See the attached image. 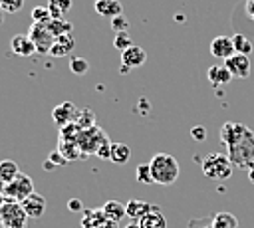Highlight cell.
Here are the masks:
<instances>
[{
	"label": "cell",
	"instance_id": "8fae6325",
	"mask_svg": "<svg viewBox=\"0 0 254 228\" xmlns=\"http://www.w3.org/2000/svg\"><path fill=\"white\" fill-rule=\"evenodd\" d=\"M10 50H12V54H16L20 57H30L36 54V46L28 34H16L10 40Z\"/></svg>",
	"mask_w": 254,
	"mask_h": 228
},
{
	"label": "cell",
	"instance_id": "f35d334b",
	"mask_svg": "<svg viewBox=\"0 0 254 228\" xmlns=\"http://www.w3.org/2000/svg\"><path fill=\"white\" fill-rule=\"evenodd\" d=\"M44 169H46V171H54V169H56V165L48 159V161H44Z\"/></svg>",
	"mask_w": 254,
	"mask_h": 228
},
{
	"label": "cell",
	"instance_id": "52a82bcc",
	"mask_svg": "<svg viewBox=\"0 0 254 228\" xmlns=\"http://www.w3.org/2000/svg\"><path fill=\"white\" fill-rule=\"evenodd\" d=\"M224 65H226V69L230 71L232 77L246 79V77L250 75V57L244 56V54H234V56H230L228 59H224Z\"/></svg>",
	"mask_w": 254,
	"mask_h": 228
},
{
	"label": "cell",
	"instance_id": "d6a6232c",
	"mask_svg": "<svg viewBox=\"0 0 254 228\" xmlns=\"http://www.w3.org/2000/svg\"><path fill=\"white\" fill-rule=\"evenodd\" d=\"M127 18L123 16V14H119V16H115V18H111V28H113V32H125V28H127Z\"/></svg>",
	"mask_w": 254,
	"mask_h": 228
},
{
	"label": "cell",
	"instance_id": "4fadbf2b",
	"mask_svg": "<svg viewBox=\"0 0 254 228\" xmlns=\"http://www.w3.org/2000/svg\"><path fill=\"white\" fill-rule=\"evenodd\" d=\"M147 61V52L141 48V46H137V44H133L131 48H127L125 52H121V63L123 65H127V67H141L143 63Z\"/></svg>",
	"mask_w": 254,
	"mask_h": 228
},
{
	"label": "cell",
	"instance_id": "74e56055",
	"mask_svg": "<svg viewBox=\"0 0 254 228\" xmlns=\"http://www.w3.org/2000/svg\"><path fill=\"white\" fill-rule=\"evenodd\" d=\"M67 206H69V210H73V212H79V210H81V202H79L77 198H71Z\"/></svg>",
	"mask_w": 254,
	"mask_h": 228
},
{
	"label": "cell",
	"instance_id": "9a60e30c",
	"mask_svg": "<svg viewBox=\"0 0 254 228\" xmlns=\"http://www.w3.org/2000/svg\"><path fill=\"white\" fill-rule=\"evenodd\" d=\"M93 10L103 18H115L121 14V2L119 0H93Z\"/></svg>",
	"mask_w": 254,
	"mask_h": 228
},
{
	"label": "cell",
	"instance_id": "4dcf8cb0",
	"mask_svg": "<svg viewBox=\"0 0 254 228\" xmlns=\"http://www.w3.org/2000/svg\"><path fill=\"white\" fill-rule=\"evenodd\" d=\"M187 228H212V214L202 216V218H192V220H189Z\"/></svg>",
	"mask_w": 254,
	"mask_h": 228
},
{
	"label": "cell",
	"instance_id": "7c38bea8",
	"mask_svg": "<svg viewBox=\"0 0 254 228\" xmlns=\"http://www.w3.org/2000/svg\"><path fill=\"white\" fill-rule=\"evenodd\" d=\"M22 208L28 214V218H42L46 212V198L38 192H32L26 200H22Z\"/></svg>",
	"mask_w": 254,
	"mask_h": 228
},
{
	"label": "cell",
	"instance_id": "ffe728a7",
	"mask_svg": "<svg viewBox=\"0 0 254 228\" xmlns=\"http://www.w3.org/2000/svg\"><path fill=\"white\" fill-rule=\"evenodd\" d=\"M46 6L50 10V14H52V20H60V18H64L71 10L73 2L71 0H48Z\"/></svg>",
	"mask_w": 254,
	"mask_h": 228
},
{
	"label": "cell",
	"instance_id": "836d02e7",
	"mask_svg": "<svg viewBox=\"0 0 254 228\" xmlns=\"http://www.w3.org/2000/svg\"><path fill=\"white\" fill-rule=\"evenodd\" d=\"M95 155L99 157V159H105V161H111V143L109 141H105L97 151H95Z\"/></svg>",
	"mask_w": 254,
	"mask_h": 228
},
{
	"label": "cell",
	"instance_id": "f6af8a7d",
	"mask_svg": "<svg viewBox=\"0 0 254 228\" xmlns=\"http://www.w3.org/2000/svg\"><path fill=\"white\" fill-rule=\"evenodd\" d=\"M0 6H2V0H0Z\"/></svg>",
	"mask_w": 254,
	"mask_h": 228
},
{
	"label": "cell",
	"instance_id": "9c48e42d",
	"mask_svg": "<svg viewBox=\"0 0 254 228\" xmlns=\"http://www.w3.org/2000/svg\"><path fill=\"white\" fill-rule=\"evenodd\" d=\"M246 133H248V127H244L242 123H234V121L224 123L220 127V143L226 145V147H230V145L238 143Z\"/></svg>",
	"mask_w": 254,
	"mask_h": 228
},
{
	"label": "cell",
	"instance_id": "7402d4cb",
	"mask_svg": "<svg viewBox=\"0 0 254 228\" xmlns=\"http://www.w3.org/2000/svg\"><path fill=\"white\" fill-rule=\"evenodd\" d=\"M129 157H131L129 145H125V143H111V161L113 163L123 165V163L129 161Z\"/></svg>",
	"mask_w": 254,
	"mask_h": 228
},
{
	"label": "cell",
	"instance_id": "d6986e66",
	"mask_svg": "<svg viewBox=\"0 0 254 228\" xmlns=\"http://www.w3.org/2000/svg\"><path fill=\"white\" fill-rule=\"evenodd\" d=\"M212 228H240L238 226V218L232 212H214L212 214Z\"/></svg>",
	"mask_w": 254,
	"mask_h": 228
},
{
	"label": "cell",
	"instance_id": "f1b7e54d",
	"mask_svg": "<svg viewBox=\"0 0 254 228\" xmlns=\"http://www.w3.org/2000/svg\"><path fill=\"white\" fill-rule=\"evenodd\" d=\"M133 46V40L127 32H115V38H113V48L119 50V52H125L127 48Z\"/></svg>",
	"mask_w": 254,
	"mask_h": 228
},
{
	"label": "cell",
	"instance_id": "d4e9b609",
	"mask_svg": "<svg viewBox=\"0 0 254 228\" xmlns=\"http://www.w3.org/2000/svg\"><path fill=\"white\" fill-rule=\"evenodd\" d=\"M232 44H234L236 54L250 56V52H252V42H250L244 34H234V36H232Z\"/></svg>",
	"mask_w": 254,
	"mask_h": 228
},
{
	"label": "cell",
	"instance_id": "5b68a950",
	"mask_svg": "<svg viewBox=\"0 0 254 228\" xmlns=\"http://www.w3.org/2000/svg\"><path fill=\"white\" fill-rule=\"evenodd\" d=\"M32 192H36L34 190V180L28 174H24V172H20L12 182L4 184V196L8 200H14V202L26 200Z\"/></svg>",
	"mask_w": 254,
	"mask_h": 228
},
{
	"label": "cell",
	"instance_id": "484cf974",
	"mask_svg": "<svg viewBox=\"0 0 254 228\" xmlns=\"http://www.w3.org/2000/svg\"><path fill=\"white\" fill-rule=\"evenodd\" d=\"M30 16H32V22L34 24H46L48 26L52 22V14H50L48 6H36Z\"/></svg>",
	"mask_w": 254,
	"mask_h": 228
},
{
	"label": "cell",
	"instance_id": "44dd1931",
	"mask_svg": "<svg viewBox=\"0 0 254 228\" xmlns=\"http://www.w3.org/2000/svg\"><path fill=\"white\" fill-rule=\"evenodd\" d=\"M20 174V169L14 161H0V182L8 184Z\"/></svg>",
	"mask_w": 254,
	"mask_h": 228
},
{
	"label": "cell",
	"instance_id": "ba28073f",
	"mask_svg": "<svg viewBox=\"0 0 254 228\" xmlns=\"http://www.w3.org/2000/svg\"><path fill=\"white\" fill-rule=\"evenodd\" d=\"M77 107L71 103V101H64L60 105H56L52 109V119L56 121L58 127H65L69 123H75V117H77Z\"/></svg>",
	"mask_w": 254,
	"mask_h": 228
},
{
	"label": "cell",
	"instance_id": "2e32d148",
	"mask_svg": "<svg viewBox=\"0 0 254 228\" xmlns=\"http://www.w3.org/2000/svg\"><path fill=\"white\" fill-rule=\"evenodd\" d=\"M139 224H141V228H167V218L163 216L161 208L155 204V208L149 214H145L139 220Z\"/></svg>",
	"mask_w": 254,
	"mask_h": 228
},
{
	"label": "cell",
	"instance_id": "ee69618b",
	"mask_svg": "<svg viewBox=\"0 0 254 228\" xmlns=\"http://www.w3.org/2000/svg\"><path fill=\"white\" fill-rule=\"evenodd\" d=\"M4 14H6V12H4V10H2V8H0V26H2V24H4Z\"/></svg>",
	"mask_w": 254,
	"mask_h": 228
},
{
	"label": "cell",
	"instance_id": "60d3db41",
	"mask_svg": "<svg viewBox=\"0 0 254 228\" xmlns=\"http://www.w3.org/2000/svg\"><path fill=\"white\" fill-rule=\"evenodd\" d=\"M129 69H131V67H127V65H123V63H121V67H119V73H121V75H125V73H129Z\"/></svg>",
	"mask_w": 254,
	"mask_h": 228
},
{
	"label": "cell",
	"instance_id": "83f0119b",
	"mask_svg": "<svg viewBox=\"0 0 254 228\" xmlns=\"http://www.w3.org/2000/svg\"><path fill=\"white\" fill-rule=\"evenodd\" d=\"M135 178H137V182H141V184H151V182H153L149 163H141V165H137V169H135Z\"/></svg>",
	"mask_w": 254,
	"mask_h": 228
},
{
	"label": "cell",
	"instance_id": "b9f144b4",
	"mask_svg": "<svg viewBox=\"0 0 254 228\" xmlns=\"http://www.w3.org/2000/svg\"><path fill=\"white\" fill-rule=\"evenodd\" d=\"M248 180H250V182L254 184V167H252V169L248 171Z\"/></svg>",
	"mask_w": 254,
	"mask_h": 228
},
{
	"label": "cell",
	"instance_id": "5bb4252c",
	"mask_svg": "<svg viewBox=\"0 0 254 228\" xmlns=\"http://www.w3.org/2000/svg\"><path fill=\"white\" fill-rule=\"evenodd\" d=\"M153 208H155V204H149V202L139 200V198H131V200L125 204V212H127V216H129L131 220H137V222H139L145 214H149Z\"/></svg>",
	"mask_w": 254,
	"mask_h": 228
},
{
	"label": "cell",
	"instance_id": "ac0fdd59",
	"mask_svg": "<svg viewBox=\"0 0 254 228\" xmlns=\"http://www.w3.org/2000/svg\"><path fill=\"white\" fill-rule=\"evenodd\" d=\"M101 210H103V214L107 216V220H111V222H119L123 216H127L125 204L119 202V200H107Z\"/></svg>",
	"mask_w": 254,
	"mask_h": 228
},
{
	"label": "cell",
	"instance_id": "30bf717a",
	"mask_svg": "<svg viewBox=\"0 0 254 228\" xmlns=\"http://www.w3.org/2000/svg\"><path fill=\"white\" fill-rule=\"evenodd\" d=\"M210 54L218 59H228L230 56H234L236 50L232 44V36H216L210 42Z\"/></svg>",
	"mask_w": 254,
	"mask_h": 228
},
{
	"label": "cell",
	"instance_id": "ab89813d",
	"mask_svg": "<svg viewBox=\"0 0 254 228\" xmlns=\"http://www.w3.org/2000/svg\"><path fill=\"white\" fill-rule=\"evenodd\" d=\"M125 228H141V224H139L137 220H131V222H129V224H127Z\"/></svg>",
	"mask_w": 254,
	"mask_h": 228
},
{
	"label": "cell",
	"instance_id": "e0dca14e",
	"mask_svg": "<svg viewBox=\"0 0 254 228\" xmlns=\"http://www.w3.org/2000/svg\"><path fill=\"white\" fill-rule=\"evenodd\" d=\"M206 73H208V81H210L214 87H222V85H226V83L232 79V75H230V71L226 69V65H210Z\"/></svg>",
	"mask_w": 254,
	"mask_h": 228
},
{
	"label": "cell",
	"instance_id": "d590c367",
	"mask_svg": "<svg viewBox=\"0 0 254 228\" xmlns=\"http://www.w3.org/2000/svg\"><path fill=\"white\" fill-rule=\"evenodd\" d=\"M48 159H50L54 165H65V163H67V159H65L60 151H52V153L48 155Z\"/></svg>",
	"mask_w": 254,
	"mask_h": 228
},
{
	"label": "cell",
	"instance_id": "f546056e",
	"mask_svg": "<svg viewBox=\"0 0 254 228\" xmlns=\"http://www.w3.org/2000/svg\"><path fill=\"white\" fill-rule=\"evenodd\" d=\"M22 6H24V0H2V6L0 8L6 14H16V12L22 10Z\"/></svg>",
	"mask_w": 254,
	"mask_h": 228
},
{
	"label": "cell",
	"instance_id": "4316f807",
	"mask_svg": "<svg viewBox=\"0 0 254 228\" xmlns=\"http://www.w3.org/2000/svg\"><path fill=\"white\" fill-rule=\"evenodd\" d=\"M69 69H71V73H75V75H85V73L89 71V63H87V59H83V57L71 56V57H69Z\"/></svg>",
	"mask_w": 254,
	"mask_h": 228
},
{
	"label": "cell",
	"instance_id": "277c9868",
	"mask_svg": "<svg viewBox=\"0 0 254 228\" xmlns=\"http://www.w3.org/2000/svg\"><path fill=\"white\" fill-rule=\"evenodd\" d=\"M28 214L22 208V202L6 200L0 206V226L2 228H28Z\"/></svg>",
	"mask_w": 254,
	"mask_h": 228
},
{
	"label": "cell",
	"instance_id": "1f68e13d",
	"mask_svg": "<svg viewBox=\"0 0 254 228\" xmlns=\"http://www.w3.org/2000/svg\"><path fill=\"white\" fill-rule=\"evenodd\" d=\"M69 52H71V50H69L65 44L58 42V40H56V42H54V46L50 48V56H52V57H64V56H67Z\"/></svg>",
	"mask_w": 254,
	"mask_h": 228
},
{
	"label": "cell",
	"instance_id": "7bdbcfd3",
	"mask_svg": "<svg viewBox=\"0 0 254 228\" xmlns=\"http://www.w3.org/2000/svg\"><path fill=\"white\" fill-rule=\"evenodd\" d=\"M6 200H8V198H6V196H4V190H2V188H0V206H2V204H4V202H6Z\"/></svg>",
	"mask_w": 254,
	"mask_h": 228
},
{
	"label": "cell",
	"instance_id": "3957f363",
	"mask_svg": "<svg viewBox=\"0 0 254 228\" xmlns=\"http://www.w3.org/2000/svg\"><path fill=\"white\" fill-rule=\"evenodd\" d=\"M232 163L228 159V155L224 153H210L204 161H202V174L206 178H212V180H226L230 178L232 174Z\"/></svg>",
	"mask_w": 254,
	"mask_h": 228
},
{
	"label": "cell",
	"instance_id": "603a6c76",
	"mask_svg": "<svg viewBox=\"0 0 254 228\" xmlns=\"http://www.w3.org/2000/svg\"><path fill=\"white\" fill-rule=\"evenodd\" d=\"M48 30L52 32L54 38H58V36H64V34H71L73 32V24L64 20V18H60V20H52L48 24Z\"/></svg>",
	"mask_w": 254,
	"mask_h": 228
},
{
	"label": "cell",
	"instance_id": "8d00e7d4",
	"mask_svg": "<svg viewBox=\"0 0 254 228\" xmlns=\"http://www.w3.org/2000/svg\"><path fill=\"white\" fill-rule=\"evenodd\" d=\"M56 40H58V42H62V44H65L69 50H73V48H75V40H73V34H64V36H58Z\"/></svg>",
	"mask_w": 254,
	"mask_h": 228
},
{
	"label": "cell",
	"instance_id": "6da1fadb",
	"mask_svg": "<svg viewBox=\"0 0 254 228\" xmlns=\"http://www.w3.org/2000/svg\"><path fill=\"white\" fill-rule=\"evenodd\" d=\"M149 167H151L153 182L155 184H163V186L173 184L179 178V172H181L179 161L171 153H157V155H153V159L149 161Z\"/></svg>",
	"mask_w": 254,
	"mask_h": 228
},
{
	"label": "cell",
	"instance_id": "7a4b0ae2",
	"mask_svg": "<svg viewBox=\"0 0 254 228\" xmlns=\"http://www.w3.org/2000/svg\"><path fill=\"white\" fill-rule=\"evenodd\" d=\"M228 149V159L234 167H240V169H246L250 171L254 167V133L248 129V133L234 145L226 147Z\"/></svg>",
	"mask_w": 254,
	"mask_h": 228
},
{
	"label": "cell",
	"instance_id": "8992f818",
	"mask_svg": "<svg viewBox=\"0 0 254 228\" xmlns=\"http://www.w3.org/2000/svg\"><path fill=\"white\" fill-rule=\"evenodd\" d=\"M28 36H30V40L34 42L38 54H50V48H52L54 42H56V38L52 36V32L48 30L46 24H34V22H32V26H30V30H28Z\"/></svg>",
	"mask_w": 254,
	"mask_h": 228
},
{
	"label": "cell",
	"instance_id": "e575fe53",
	"mask_svg": "<svg viewBox=\"0 0 254 228\" xmlns=\"http://www.w3.org/2000/svg\"><path fill=\"white\" fill-rule=\"evenodd\" d=\"M190 137H192L194 141H204V139H206V129H204L202 125H196V127L190 129Z\"/></svg>",
	"mask_w": 254,
	"mask_h": 228
},
{
	"label": "cell",
	"instance_id": "cb8c5ba5",
	"mask_svg": "<svg viewBox=\"0 0 254 228\" xmlns=\"http://www.w3.org/2000/svg\"><path fill=\"white\" fill-rule=\"evenodd\" d=\"M93 121H95V115H93V111H91V109H79V111H77L75 125H77L81 131L95 127V123H93Z\"/></svg>",
	"mask_w": 254,
	"mask_h": 228
}]
</instances>
